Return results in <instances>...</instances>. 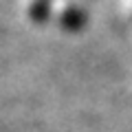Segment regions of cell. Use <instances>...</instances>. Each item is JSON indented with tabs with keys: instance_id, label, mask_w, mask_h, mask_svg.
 I'll use <instances>...</instances> for the list:
<instances>
[{
	"instance_id": "obj_2",
	"label": "cell",
	"mask_w": 132,
	"mask_h": 132,
	"mask_svg": "<svg viewBox=\"0 0 132 132\" xmlns=\"http://www.w3.org/2000/svg\"><path fill=\"white\" fill-rule=\"evenodd\" d=\"M29 15H31L33 22H46L51 18V2L48 0H35L29 9Z\"/></svg>"
},
{
	"instance_id": "obj_1",
	"label": "cell",
	"mask_w": 132,
	"mask_h": 132,
	"mask_svg": "<svg viewBox=\"0 0 132 132\" xmlns=\"http://www.w3.org/2000/svg\"><path fill=\"white\" fill-rule=\"evenodd\" d=\"M60 22H62V27H64L66 31H79L86 24V18H84V11H79V9L73 7V9H66L64 13H62Z\"/></svg>"
}]
</instances>
